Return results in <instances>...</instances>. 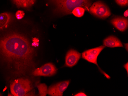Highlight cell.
I'll use <instances>...</instances> for the list:
<instances>
[{
    "instance_id": "1",
    "label": "cell",
    "mask_w": 128,
    "mask_h": 96,
    "mask_svg": "<svg viewBox=\"0 0 128 96\" xmlns=\"http://www.w3.org/2000/svg\"><path fill=\"white\" fill-rule=\"evenodd\" d=\"M34 49L28 39L16 32H10L0 38V59L15 75L25 76L34 71Z\"/></svg>"
},
{
    "instance_id": "2",
    "label": "cell",
    "mask_w": 128,
    "mask_h": 96,
    "mask_svg": "<svg viewBox=\"0 0 128 96\" xmlns=\"http://www.w3.org/2000/svg\"><path fill=\"white\" fill-rule=\"evenodd\" d=\"M54 7L55 14L60 15L72 14V10L77 7H82L89 11L92 5L91 0H48Z\"/></svg>"
},
{
    "instance_id": "3",
    "label": "cell",
    "mask_w": 128,
    "mask_h": 96,
    "mask_svg": "<svg viewBox=\"0 0 128 96\" xmlns=\"http://www.w3.org/2000/svg\"><path fill=\"white\" fill-rule=\"evenodd\" d=\"M32 89L31 81L27 78L16 79L10 85L11 93L13 96H26Z\"/></svg>"
},
{
    "instance_id": "4",
    "label": "cell",
    "mask_w": 128,
    "mask_h": 96,
    "mask_svg": "<svg viewBox=\"0 0 128 96\" xmlns=\"http://www.w3.org/2000/svg\"><path fill=\"white\" fill-rule=\"evenodd\" d=\"M89 12L99 18L105 19L111 15V12L107 5L101 1L95 2L89 8Z\"/></svg>"
},
{
    "instance_id": "5",
    "label": "cell",
    "mask_w": 128,
    "mask_h": 96,
    "mask_svg": "<svg viewBox=\"0 0 128 96\" xmlns=\"http://www.w3.org/2000/svg\"><path fill=\"white\" fill-rule=\"evenodd\" d=\"M57 69L53 64H46L38 68L34 69L32 74L34 76H51L56 74Z\"/></svg>"
},
{
    "instance_id": "6",
    "label": "cell",
    "mask_w": 128,
    "mask_h": 96,
    "mask_svg": "<svg viewBox=\"0 0 128 96\" xmlns=\"http://www.w3.org/2000/svg\"><path fill=\"white\" fill-rule=\"evenodd\" d=\"M105 48V46H101L100 47L87 50L82 53V58L90 63L98 66L97 63L98 56Z\"/></svg>"
},
{
    "instance_id": "7",
    "label": "cell",
    "mask_w": 128,
    "mask_h": 96,
    "mask_svg": "<svg viewBox=\"0 0 128 96\" xmlns=\"http://www.w3.org/2000/svg\"><path fill=\"white\" fill-rule=\"evenodd\" d=\"M70 81H67L59 82L49 87L47 94L50 96H62L70 84Z\"/></svg>"
},
{
    "instance_id": "8",
    "label": "cell",
    "mask_w": 128,
    "mask_h": 96,
    "mask_svg": "<svg viewBox=\"0 0 128 96\" xmlns=\"http://www.w3.org/2000/svg\"><path fill=\"white\" fill-rule=\"evenodd\" d=\"M81 54L79 52L73 49L68 51L65 58V66L72 67L76 65L80 58Z\"/></svg>"
},
{
    "instance_id": "9",
    "label": "cell",
    "mask_w": 128,
    "mask_h": 96,
    "mask_svg": "<svg viewBox=\"0 0 128 96\" xmlns=\"http://www.w3.org/2000/svg\"><path fill=\"white\" fill-rule=\"evenodd\" d=\"M111 23L118 30L124 31L128 28V19L122 17L114 18L110 21Z\"/></svg>"
},
{
    "instance_id": "10",
    "label": "cell",
    "mask_w": 128,
    "mask_h": 96,
    "mask_svg": "<svg viewBox=\"0 0 128 96\" xmlns=\"http://www.w3.org/2000/svg\"><path fill=\"white\" fill-rule=\"evenodd\" d=\"M103 44L104 46L110 48L123 47L120 41L113 36H108L104 39Z\"/></svg>"
},
{
    "instance_id": "11",
    "label": "cell",
    "mask_w": 128,
    "mask_h": 96,
    "mask_svg": "<svg viewBox=\"0 0 128 96\" xmlns=\"http://www.w3.org/2000/svg\"><path fill=\"white\" fill-rule=\"evenodd\" d=\"M12 19V15L8 12L0 14V30L8 25Z\"/></svg>"
},
{
    "instance_id": "12",
    "label": "cell",
    "mask_w": 128,
    "mask_h": 96,
    "mask_svg": "<svg viewBox=\"0 0 128 96\" xmlns=\"http://www.w3.org/2000/svg\"><path fill=\"white\" fill-rule=\"evenodd\" d=\"M15 4L18 8H28L34 4L36 0H13Z\"/></svg>"
},
{
    "instance_id": "13",
    "label": "cell",
    "mask_w": 128,
    "mask_h": 96,
    "mask_svg": "<svg viewBox=\"0 0 128 96\" xmlns=\"http://www.w3.org/2000/svg\"><path fill=\"white\" fill-rule=\"evenodd\" d=\"M85 11V9L82 7H77L72 10V14L78 17H80L84 15Z\"/></svg>"
},
{
    "instance_id": "14",
    "label": "cell",
    "mask_w": 128,
    "mask_h": 96,
    "mask_svg": "<svg viewBox=\"0 0 128 96\" xmlns=\"http://www.w3.org/2000/svg\"><path fill=\"white\" fill-rule=\"evenodd\" d=\"M39 91V95L40 96H46L47 94V86L44 84H40L37 86Z\"/></svg>"
},
{
    "instance_id": "15",
    "label": "cell",
    "mask_w": 128,
    "mask_h": 96,
    "mask_svg": "<svg viewBox=\"0 0 128 96\" xmlns=\"http://www.w3.org/2000/svg\"><path fill=\"white\" fill-rule=\"evenodd\" d=\"M118 5L121 6H126L128 5V0H115Z\"/></svg>"
},
{
    "instance_id": "16",
    "label": "cell",
    "mask_w": 128,
    "mask_h": 96,
    "mask_svg": "<svg viewBox=\"0 0 128 96\" xmlns=\"http://www.w3.org/2000/svg\"><path fill=\"white\" fill-rule=\"evenodd\" d=\"M16 16L17 19L20 20V19H22L25 16V13L23 11H17L16 13Z\"/></svg>"
},
{
    "instance_id": "17",
    "label": "cell",
    "mask_w": 128,
    "mask_h": 96,
    "mask_svg": "<svg viewBox=\"0 0 128 96\" xmlns=\"http://www.w3.org/2000/svg\"><path fill=\"white\" fill-rule=\"evenodd\" d=\"M74 96H87L85 94H84L83 93H80L79 94H76V95H75Z\"/></svg>"
},
{
    "instance_id": "18",
    "label": "cell",
    "mask_w": 128,
    "mask_h": 96,
    "mask_svg": "<svg viewBox=\"0 0 128 96\" xmlns=\"http://www.w3.org/2000/svg\"><path fill=\"white\" fill-rule=\"evenodd\" d=\"M124 68L126 69V71H127V73L128 72V63L126 64H125L124 66Z\"/></svg>"
},
{
    "instance_id": "19",
    "label": "cell",
    "mask_w": 128,
    "mask_h": 96,
    "mask_svg": "<svg viewBox=\"0 0 128 96\" xmlns=\"http://www.w3.org/2000/svg\"><path fill=\"white\" fill-rule=\"evenodd\" d=\"M128 10H126L124 13V15L125 17H127L128 16Z\"/></svg>"
},
{
    "instance_id": "20",
    "label": "cell",
    "mask_w": 128,
    "mask_h": 96,
    "mask_svg": "<svg viewBox=\"0 0 128 96\" xmlns=\"http://www.w3.org/2000/svg\"><path fill=\"white\" fill-rule=\"evenodd\" d=\"M102 72L104 74V75H105V76L106 77H107V78H108V79H110V77H109V76H108V74H106V73H105V72Z\"/></svg>"
},
{
    "instance_id": "21",
    "label": "cell",
    "mask_w": 128,
    "mask_h": 96,
    "mask_svg": "<svg viewBox=\"0 0 128 96\" xmlns=\"http://www.w3.org/2000/svg\"><path fill=\"white\" fill-rule=\"evenodd\" d=\"M126 45H125V46H126V49L127 51H128V43H126Z\"/></svg>"
}]
</instances>
